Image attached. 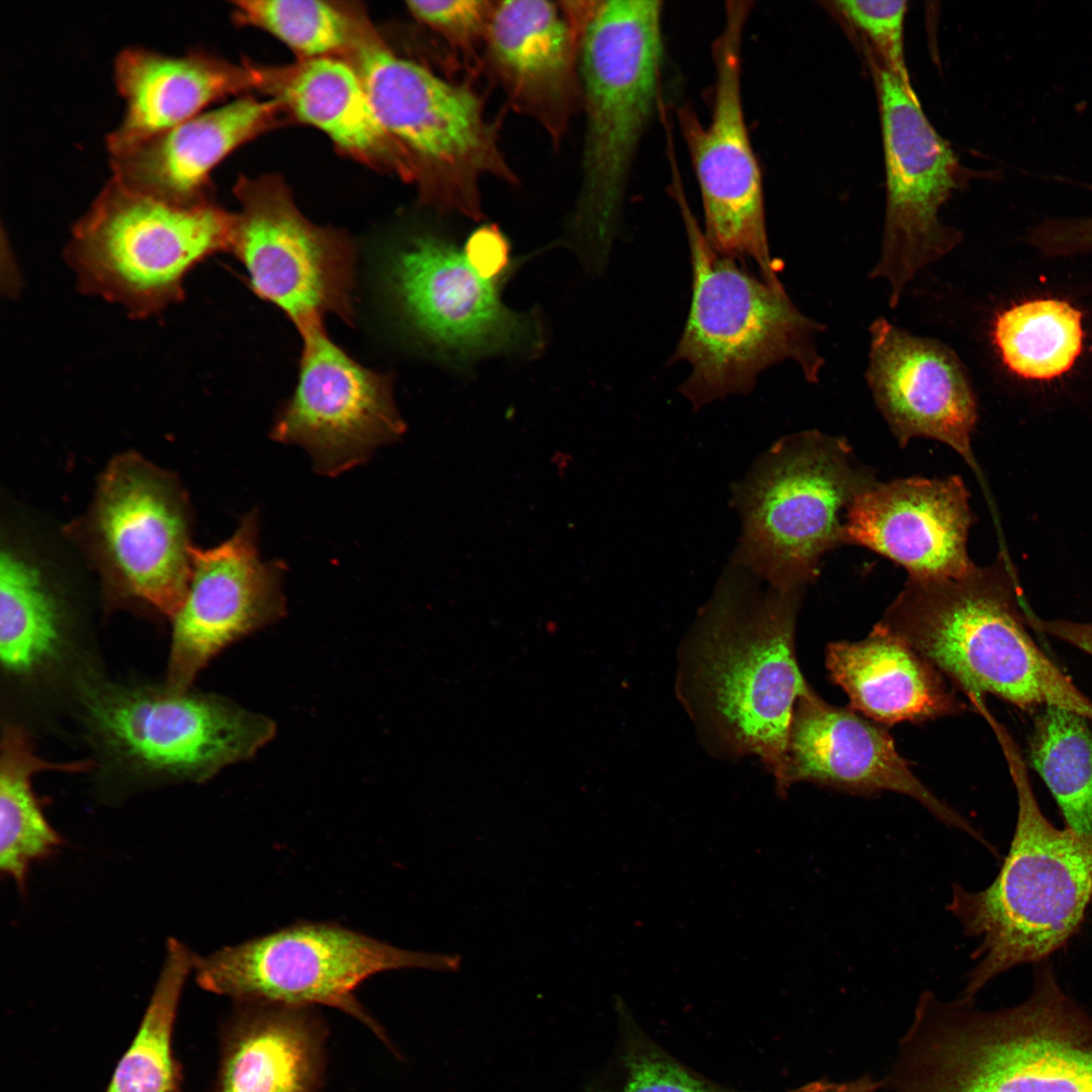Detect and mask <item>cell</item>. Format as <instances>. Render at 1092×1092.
<instances>
[{
    "instance_id": "obj_5",
    "label": "cell",
    "mask_w": 1092,
    "mask_h": 1092,
    "mask_svg": "<svg viewBox=\"0 0 1092 1092\" xmlns=\"http://www.w3.org/2000/svg\"><path fill=\"white\" fill-rule=\"evenodd\" d=\"M662 7L659 0H601L581 39L585 131L569 233L596 271L607 263L637 151L662 103Z\"/></svg>"
},
{
    "instance_id": "obj_19",
    "label": "cell",
    "mask_w": 1092,
    "mask_h": 1092,
    "mask_svg": "<svg viewBox=\"0 0 1092 1092\" xmlns=\"http://www.w3.org/2000/svg\"><path fill=\"white\" fill-rule=\"evenodd\" d=\"M867 382L900 446L927 438L949 446L976 468L972 437L978 407L968 373L952 349L878 317L870 327Z\"/></svg>"
},
{
    "instance_id": "obj_36",
    "label": "cell",
    "mask_w": 1092,
    "mask_h": 1092,
    "mask_svg": "<svg viewBox=\"0 0 1092 1092\" xmlns=\"http://www.w3.org/2000/svg\"><path fill=\"white\" fill-rule=\"evenodd\" d=\"M628 1079L620 1092H736L713 1084L630 1028L624 1056Z\"/></svg>"
},
{
    "instance_id": "obj_22",
    "label": "cell",
    "mask_w": 1092,
    "mask_h": 1092,
    "mask_svg": "<svg viewBox=\"0 0 1092 1092\" xmlns=\"http://www.w3.org/2000/svg\"><path fill=\"white\" fill-rule=\"evenodd\" d=\"M560 2L495 1L484 59L509 106L557 147L581 109L579 48Z\"/></svg>"
},
{
    "instance_id": "obj_2",
    "label": "cell",
    "mask_w": 1092,
    "mask_h": 1092,
    "mask_svg": "<svg viewBox=\"0 0 1092 1092\" xmlns=\"http://www.w3.org/2000/svg\"><path fill=\"white\" fill-rule=\"evenodd\" d=\"M923 993L902 1042L896 1092H1092V1014L1034 964L1021 1003L977 1011Z\"/></svg>"
},
{
    "instance_id": "obj_39",
    "label": "cell",
    "mask_w": 1092,
    "mask_h": 1092,
    "mask_svg": "<svg viewBox=\"0 0 1092 1092\" xmlns=\"http://www.w3.org/2000/svg\"><path fill=\"white\" fill-rule=\"evenodd\" d=\"M1054 241L1063 255L1092 251V216L1063 218L1056 226Z\"/></svg>"
},
{
    "instance_id": "obj_24",
    "label": "cell",
    "mask_w": 1092,
    "mask_h": 1092,
    "mask_svg": "<svg viewBox=\"0 0 1092 1092\" xmlns=\"http://www.w3.org/2000/svg\"><path fill=\"white\" fill-rule=\"evenodd\" d=\"M114 83L125 108L107 135L109 154L180 124L211 103L254 88L251 65H237L199 51L179 56L142 47L122 49Z\"/></svg>"
},
{
    "instance_id": "obj_1",
    "label": "cell",
    "mask_w": 1092,
    "mask_h": 1092,
    "mask_svg": "<svg viewBox=\"0 0 1092 1092\" xmlns=\"http://www.w3.org/2000/svg\"><path fill=\"white\" fill-rule=\"evenodd\" d=\"M733 565L700 614L681 658L678 691L723 749L753 754L787 793V752L797 702L813 692L795 654L801 590H757Z\"/></svg>"
},
{
    "instance_id": "obj_35",
    "label": "cell",
    "mask_w": 1092,
    "mask_h": 1092,
    "mask_svg": "<svg viewBox=\"0 0 1092 1092\" xmlns=\"http://www.w3.org/2000/svg\"><path fill=\"white\" fill-rule=\"evenodd\" d=\"M407 11L467 61L484 53L495 7L489 0L407 1Z\"/></svg>"
},
{
    "instance_id": "obj_37",
    "label": "cell",
    "mask_w": 1092,
    "mask_h": 1092,
    "mask_svg": "<svg viewBox=\"0 0 1092 1092\" xmlns=\"http://www.w3.org/2000/svg\"><path fill=\"white\" fill-rule=\"evenodd\" d=\"M463 255L480 278L495 281L509 267L510 245L495 225H484L468 238Z\"/></svg>"
},
{
    "instance_id": "obj_17",
    "label": "cell",
    "mask_w": 1092,
    "mask_h": 1092,
    "mask_svg": "<svg viewBox=\"0 0 1092 1092\" xmlns=\"http://www.w3.org/2000/svg\"><path fill=\"white\" fill-rule=\"evenodd\" d=\"M299 334L297 385L278 412L271 437L304 448L317 472L338 475L397 440L405 427L388 375L352 359L329 338L324 325Z\"/></svg>"
},
{
    "instance_id": "obj_18",
    "label": "cell",
    "mask_w": 1092,
    "mask_h": 1092,
    "mask_svg": "<svg viewBox=\"0 0 1092 1092\" xmlns=\"http://www.w3.org/2000/svg\"><path fill=\"white\" fill-rule=\"evenodd\" d=\"M257 511L234 535L209 548H192L182 605L172 617L168 689L186 692L221 650L285 615L284 565L259 554Z\"/></svg>"
},
{
    "instance_id": "obj_15",
    "label": "cell",
    "mask_w": 1092,
    "mask_h": 1092,
    "mask_svg": "<svg viewBox=\"0 0 1092 1092\" xmlns=\"http://www.w3.org/2000/svg\"><path fill=\"white\" fill-rule=\"evenodd\" d=\"M91 723L116 753L147 770L203 782L249 760L275 722L226 699L167 689H108L90 696Z\"/></svg>"
},
{
    "instance_id": "obj_4",
    "label": "cell",
    "mask_w": 1092,
    "mask_h": 1092,
    "mask_svg": "<svg viewBox=\"0 0 1092 1092\" xmlns=\"http://www.w3.org/2000/svg\"><path fill=\"white\" fill-rule=\"evenodd\" d=\"M1017 796L1009 850L995 879L970 891L952 884L947 911L978 940L962 1000L972 1002L1010 969L1048 960L1080 927L1092 901V834L1056 827L1033 793L1024 759L1006 728L986 717Z\"/></svg>"
},
{
    "instance_id": "obj_13",
    "label": "cell",
    "mask_w": 1092,
    "mask_h": 1092,
    "mask_svg": "<svg viewBox=\"0 0 1092 1092\" xmlns=\"http://www.w3.org/2000/svg\"><path fill=\"white\" fill-rule=\"evenodd\" d=\"M190 517L175 478L135 454L115 458L88 517L90 546L118 594L173 617L191 571Z\"/></svg>"
},
{
    "instance_id": "obj_20",
    "label": "cell",
    "mask_w": 1092,
    "mask_h": 1092,
    "mask_svg": "<svg viewBox=\"0 0 1092 1092\" xmlns=\"http://www.w3.org/2000/svg\"><path fill=\"white\" fill-rule=\"evenodd\" d=\"M798 782L861 796L885 791L908 796L943 824L994 851L968 819L912 772L881 723L851 708L829 705L814 691L797 702L790 728L786 790Z\"/></svg>"
},
{
    "instance_id": "obj_11",
    "label": "cell",
    "mask_w": 1092,
    "mask_h": 1092,
    "mask_svg": "<svg viewBox=\"0 0 1092 1092\" xmlns=\"http://www.w3.org/2000/svg\"><path fill=\"white\" fill-rule=\"evenodd\" d=\"M752 5L725 3L723 25L712 44L709 122L703 124L688 104L678 106L675 116L698 181L707 241L724 257L753 261L767 285L784 289L769 252L762 176L742 97V47Z\"/></svg>"
},
{
    "instance_id": "obj_25",
    "label": "cell",
    "mask_w": 1092,
    "mask_h": 1092,
    "mask_svg": "<svg viewBox=\"0 0 1092 1092\" xmlns=\"http://www.w3.org/2000/svg\"><path fill=\"white\" fill-rule=\"evenodd\" d=\"M255 88L357 158L380 162L410 180L405 160L382 127L356 68L340 57L252 66Z\"/></svg>"
},
{
    "instance_id": "obj_29",
    "label": "cell",
    "mask_w": 1092,
    "mask_h": 1092,
    "mask_svg": "<svg viewBox=\"0 0 1092 1092\" xmlns=\"http://www.w3.org/2000/svg\"><path fill=\"white\" fill-rule=\"evenodd\" d=\"M61 610L41 569L11 547L0 557V656L24 674L52 660L62 642Z\"/></svg>"
},
{
    "instance_id": "obj_10",
    "label": "cell",
    "mask_w": 1092,
    "mask_h": 1092,
    "mask_svg": "<svg viewBox=\"0 0 1092 1092\" xmlns=\"http://www.w3.org/2000/svg\"><path fill=\"white\" fill-rule=\"evenodd\" d=\"M458 954L403 949L330 922H299L196 957L198 985L242 1003L341 1009L383 1037L355 997L369 977L408 968L454 972Z\"/></svg>"
},
{
    "instance_id": "obj_9",
    "label": "cell",
    "mask_w": 1092,
    "mask_h": 1092,
    "mask_svg": "<svg viewBox=\"0 0 1092 1092\" xmlns=\"http://www.w3.org/2000/svg\"><path fill=\"white\" fill-rule=\"evenodd\" d=\"M233 223L209 200L171 202L111 177L75 223L65 258L82 292L145 318L182 298L196 265L230 251Z\"/></svg>"
},
{
    "instance_id": "obj_28",
    "label": "cell",
    "mask_w": 1092,
    "mask_h": 1092,
    "mask_svg": "<svg viewBox=\"0 0 1092 1092\" xmlns=\"http://www.w3.org/2000/svg\"><path fill=\"white\" fill-rule=\"evenodd\" d=\"M87 762L55 763L39 758L25 732L4 730L0 758V870L20 892L26 890L31 867L53 856L63 839L51 825L32 789V776L42 770L79 771Z\"/></svg>"
},
{
    "instance_id": "obj_16",
    "label": "cell",
    "mask_w": 1092,
    "mask_h": 1092,
    "mask_svg": "<svg viewBox=\"0 0 1092 1092\" xmlns=\"http://www.w3.org/2000/svg\"><path fill=\"white\" fill-rule=\"evenodd\" d=\"M494 283L480 278L452 244L429 233L392 251L384 275L404 331L458 360L532 349L540 340L534 316L504 305Z\"/></svg>"
},
{
    "instance_id": "obj_26",
    "label": "cell",
    "mask_w": 1092,
    "mask_h": 1092,
    "mask_svg": "<svg viewBox=\"0 0 1092 1092\" xmlns=\"http://www.w3.org/2000/svg\"><path fill=\"white\" fill-rule=\"evenodd\" d=\"M825 664L850 708L878 723L924 722L966 709L936 667L879 623L860 641L830 643Z\"/></svg>"
},
{
    "instance_id": "obj_3",
    "label": "cell",
    "mask_w": 1092,
    "mask_h": 1092,
    "mask_svg": "<svg viewBox=\"0 0 1092 1092\" xmlns=\"http://www.w3.org/2000/svg\"><path fill=\"white\" fill-rule=\"evenodd\" d=\"M1026 603L1005 553L958 577L907 578L879 623L971 698L1034 712L1056 705L1086 718L1092 701L1027 631Z\"/></svg>"
},
{
    "instance_id": "obj_33",
    "label": "cell",
    "mask_w": 1092,
    "mask_h": 1092,
    "mask_svg": "<svg viewBox=\"0 0 1092 1092\" xmlns=\"http://www.w3.org/2000/svg\"><path fill=\"white\" fill-rule=\"evenodd\" d=\"M234 15L260 28L300 56V60L346 56L354 41L359 15L318 0H240Z\"/></svg>"
},
{
    "instance_id": "obj_34",
    "label": "cell",
    "mask_w": 1092,
    "mask_h": 1092,
    "mask_svg": "<svg viewBox=\"0 0 1092 1092\" xmlns=\"http://www.w3.org/2000/svg\"><path fill=\"white\" fill-rule=\"evenodd\" d=\"M824 5L858 33L864 53L910 83L903 47L906 1L846 0Z\"/></svg>"
},
{
    "instance_id": "obj_40",
    "label": "cell",
    "mask_w": 1092,
    "mask_h": 1092,
    "mask_svg": "<svg viewBox=\"0 0 1092 1092\" xmlns=\"http://www.w3.org/2000/svg\"><path fill=\"white\" fill-rule=\"evenodd\" d=\"M878 1084L869 1077L843 1083L817 1081L802 1086L792 1092H877Z\"/></svg>"
},
{
    "instance_id": "obj_30",
    "label": "cell",
    "mask_w": 1092,
    "mask_h": 1092,
    "mask_svg": "<svg viewBox=\"0 0 1092 1092\" xmlns=\"http://www.w3.org/2000/svg\"><path fill=\"white\" fill-rule=\"evenodd\" d=\"M1082 316L1066 300H1026L996 315L992 340L1012 374L1032 381L1052 380L1067 373L1082 353Z\"/></svg>"
},
{
    "instance_id": "obj_6",
    "label": "cell",
    "mask_w": 1092,
    "mask_h": 1092,
    "mask_svg": "<svg viewBox=\"0 0 1092 1092\" xmlns=\"http://www.w3.org/2000/svg\"><path fill=\"white\" fill-rule=\"evenodd\" d=\"M670 194L687 233L693 271L692 299L671 363L688 362L679 391L695 408L750 392L757 376L795 361L808 382H818L824 359L816 337L825 326L803 314L785 289L759 281L737 260L718 254L688 203L680 172L670 169Z\"/></svg>"
},
{
    "instance_id": "obj_31",
    "label": "cell",
    "mask_w": 1092,
    "mask_h": 1092,
    "mask_svg": "<svg viewBox=\"0 0 1092 1092\" xmlns=\"http://www.w3.org/2000/svg\"><path fill=\"white\" fill-rule=\"evenodd\" d=\"M196 957L182 941L167 939L162 969L139 1031L107 1092H181L172 1037L181 994Z\"/></svg>"
},
{
    "instance_id": "obj_21",
    "label": "cell",
    "mask_w": 1092,
    "mask_h": 1092,
    "mask_svg": "<svg viewBox=\"0 0 1092 1092\" xmlns=\"http://www.w3.org/2000/svg\"><path fill=\"white\" fill-rule=\"evenodd\" d=\"M958 475L877 482L848 507L842 543L864 547L907 570L909 577H958L975 563L968 536L975 521Z\"/></svg>"
},
{
    "instance_id": "obj_7",
    "label": "cell",
    "mask_w": 1092,
    "mask_h": 1092,
    "mask_svg": "<svg viewBox=\"0 0 1092 1092\" xmlns=\"http://www.w3.org/2000/svg\"><path fill=\"white\" fill-rule=\"evenodd\" d=\"M347 57L423 202L479 220L485 178L518 183L497 129L471 88L398 56L362 17Z\"/></svg>"
},
{
    "instance_id": "obj_8",
    "label": "cell",
    "mask_w": 1092,
    "mask_h": 1092,
    "mask_svg": "<svg viewBox=\"0 0 1092 1092\" xmlns=\"http://www.w3.org/2000/svg\"><path fill=\"white\" fill-rule=\"evenodd\" d=\"M879 482L840 437L805 431L778 441L735 486L737 565L781 592H804L842 543L845 513Z\"/></svg>"
},
{
    "instance_id": "obj_23",
    "label": "cell",
    "mask_w": 1092,
    "mask_h": 1092,
    "mask_svg": "<svg viewBox=\"0 0 1092 1092\" xmlns=\"http://www.w3.org/2000/svg\"><path fill=\"white\" fill-rule=\"evenodd\" d=\"M281 106L240 96L110 156L112 176L152 196L182 204L209 200L210 172L229 154L276 124Z\"/></svg>"
},
{
    "instance_id": "obj_12",
    "label": "cell",
    "mask_w": 1092,
    "mask_h": 1092,
    "mask_svg": "<svg viewBox=\"0 0 1092 1092\" xmlns=\"http://www.w3.org/2000/svg\"><path fill=\"white\" fill-rule=\"evenodd\" d=\"M866 57L879 99L887 181L881 256L870 277L887 281L894 308L922 268L960 244L962 232L942 223L938 213L980 174L965 167L935 130L911 83Z\"/></svg>"
},
{
    "instance_id": "obj_32",
    "label": "cell",
    "mask_w": 1092,
    "mask_h": 1092,
    "mask_svg": "<svg viewBox=\"0 0 1092 1092\" xmlns=\"http://www.w3.org/2000/svg\"><path fill=\"white\" fill-rule=\"evenodd\" d=\"M1032 767L1045 783L1066 827L1092 834V731L1082 715L1056 705L1034 711L1028 740Z\"/></svg>"
},
{
    "instance_id": "obj_38",
    "label": "cell",
    "mask_w": 1092,
    "mask_h": 1092,
    "mask_svg": "<svg viewBox=\"0 0 1092 1092\" xmlns=\"http://www.w3.org/2000/svg\"><path fill=\"white\" fill-rule=\"evenodd\" d=\"M1028 626L1041 633L1069 643L1092 656V624L1066 620H1044L1030 610L1026 612Z\"/></svg>"
},
{
    "instance_id": "obj_14",
    "label": "cell",
    "mask_w": 1092,
    "mask_h": 1092,
    "mask_svg": "<svg viewBox=\"0 0 1092 1092\" xmlns=\"http://www.w3.org/2000/svg\"><path fill=\"white\" fill-rule=\"evenodd\" d=\"M237 195L230 251L252 290L299 332L324 325L330 313L350 323L356 258L348 237L310 222L273 179L244 182Z\"/></svg>"
},
{
    "instance_id": "obj_27",
    "label": "cell",
    "mask_w": 1092,
    "mask_h": 1092,
    "mask_svg": "<svg viewBox=\"0 0 1092 1092\" xmlns=\"http://www.w3.org/2000/svg\"><path fill=\"white\" fill-rule=\"evenodd\" d=\"M250 1003L225 1039L216 1092H312L320 1039L305 1007Z\"/></svg>"
}]
</instances>
